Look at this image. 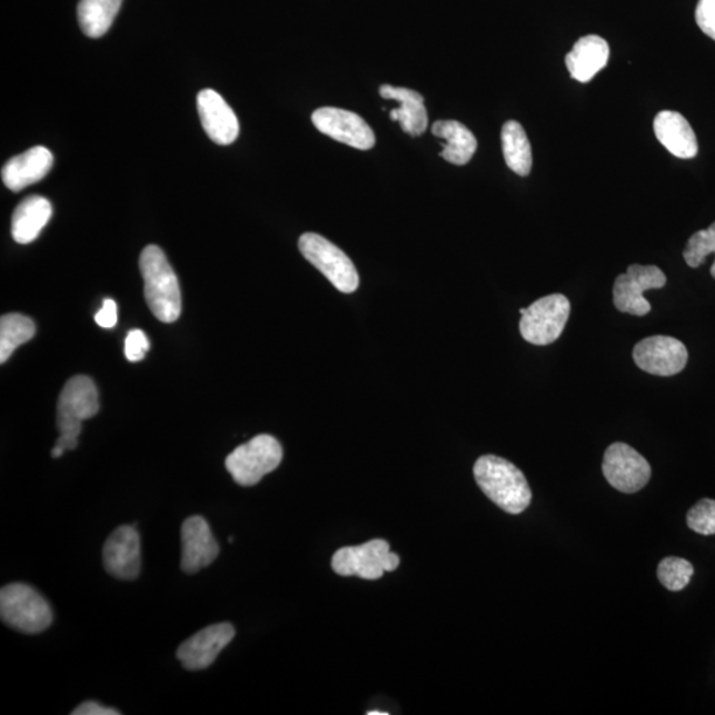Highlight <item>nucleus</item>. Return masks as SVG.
<instances>
[{
    "label": "nucleus",
    "mask_w": 715,
    "mask_h": 715,
    "mask_svg": "<svg viewBox=\"0 0 715 715\" xmlns=\"http://www.w3.org/2000/svg\"><path fill=\"white\" fill-rule=\"evenodd\" d=\"M478 487L490 502L509 515H520L529 508L532 490L523 470L505 458L487 455L475 464Z\"/></svg>",
    "instance_id": "obj_1"
},
{
    "label": "nucleus",
    "mask_w": 715,
    "mask_h": 715,
    "mask_svg": "<svg viewBox=\"0 0 715 715\" xmlns=\"http://www.w3.org/2000/svg\"><path fill=\"white\" fill-rule=\"evenodd\" d=\"M145 298L151 314L165 324L176 322L182 311V296L176 272L161 248L148 246L140 258Z\"/></svg>",
    "instance_id": "obj_2"
},
{
    "label": "nucleus",
    "mask_w": 715,
    "mask_h": 715,
    "mask_svg": "<svg viewBox=\"0 0 715 715\" xmlns=\"http://www.w3.org/2000/svg\"><path fill=\"white\" fill-rule=\"evenodd\" d=\"M99 409V391L95 381L85 375L69 379L58 403L60 437L57 446L64 450L78 447L82 421L93 418Z\"/></svg>",
    "instance_id": "obj_3"
},
{
    "label": "nucleus",
    "mask_w": 715,
    "mask_h": 715,
    "mask_svg": "<svg viewBox=\"0 0 715 715\" xmlns=\"http://www.w3.org/2000/svg\"><path fill=\"white\" fill-rule=\"evenodd\" d=\"M0 617L7 626L29 635L40 634L53 620L50 603L24 583H11L2 588Z\"/></svg>",
    "instance_id": "obj_4"
},
{
    "label": "nucleus",
    "mask_w": 715,
    "mask_h": 715,
    "mask_svg": "<svg viewBox=\"0 0 715 715\" xmlns=\"http://www.w3.org/2000/svg\"><path fill=\"white\" fill-rule=\"evenodd\" d=\"M282 461V447L276 437L259 435L236 448L226 458V468L236 484L254 487Z\"/></svg>",
    "instance_id": "obj_5"
},
{
    "label": "nucleus",
    "mask_w": 715,
    "mask_h": 715,
    "mask_svg": "<svg viewBox=\"0 0 715 715\" xmlns=\"http://www.w3.org/2000/svg\"><path fill=\"white\" fill-rule=\"evenodd\" d=\"M298 248L304 258L342 294L350 295L359 288V275L349 256L324 236L304 234L298 240Z\"/></svg>",
    "instance_id": "obj_6"
},
{
    "label": "nucleus",
    "mask_w": 715,
    "mask_h": 715,
    "mask_svg": "<svg viewBox=\"0 0 715 715\" xmlns=\"http://www.w3.org/2000/svg\"><path fill=\"white\" fill-rule=\"evenodd\" d=\"M400 559L391 553L385 539H373L360 546L339 548L331 560L332 570L342 576H359L367 580H377L385 573L397 570Z\"/></svg>",
    "instance_id": "obj_7"
},
{
    "label": "nucleus",
    "mask_w": 715,
    "mask_h": 715,
    "mask_svg": "<svg viewBox=\"0 0 715 715\" xmlns=\"http://www.w3.org/2000/svg\"><path fill=\"white\" fill-rule=\"evenodd\" d=\"M572 305L564 295H550L526 308L519 322V331L525 341L550 345L562 336L570 317Z\"/></svg>",
    "instance_id": "obj_8"
},
{
    "label": "nucleus",
    "mask_w": 715,
    "mask_h": 715,
    "mask_svg": "<svg viewBox=\"0 0 715 715\" xmlns=\"http://www.w3.org/2000/svg\"><path fill=\"white\" fill-rule=\"evenodd\" d=\"M666 286V276L655 266L628 267L627 274L617 276L614 284V305L622 314L643 317L651 311V304L645 300V290L659 289Z\"/></svg>",
    "instance_id": "obj_9"
},
{
    "label": "nucleus",
    "mask_w": 715,
    "mask_h": 715,
    "mask_svg": "<svg viewBox=\"0 0 715 715\" xmlns=\"http://www.w3.org/2000/svg\"><path fill=\"white\" fill-rule=\"evenodd\" d=\"M602 468L610 487L628 495L642 490L652 475L649 463L626 443H614L607 448Z\"/></svg>",
    "instance_id": "obj_10"
},
{
    "label": "nucleus",
    "mask_w": 715,
    "mask_h": 715,
    "mask_svg": "<svg viewBox=\"0 0 715 715\" xmlns=\"http://www.w3.org/2000/svg\"><path fill=\"white\" fill-rule=\"evenodd\" d=\"M687 358L689 354L685 345L668 336L645 338L634 349V360L638 369L658 377H673L682 373Z\"/></svg>",
    "instance_id": "obj_11"
},
{
    "label": "nucleus",
    "mask_w": 715,
    "mask_h": 715,
    "mask_svg": "<svg viewBox=\"0 0 715 715\" xmlns=\"http://www.w3.org/2000/svg\"><path fill=\"white\" fill-rule=\"evenodd\" d=\"M311 121L322 135L359 150L374 148L375 135L370 125L357 113L338 108H319L311 115Z\"/></svg>",
    "instance_id": "obj_12"
},
{
    "label": "nucleus",
    "mask_w": 715,
    "mask_h": 715,
    "mask_svg": "<svg viewBox=\"0 0 715 715\" xmlns=\"http://www.w3.org/2000/svg\"><path fill=\"white\" fill-rule=\"evenodd\" d=\"M103 566L117 579L133 580L141 573V538L135 525L118 527L107 539Z\"/></svg>",
    "instance_id": "obj_13"
},
{
    "label": "nucleus",
    "mask_w": 715,
    "mask_h": 715,
    "mask_svg": "<svg viewBox=\"0 0 715 715\" xmlns=\"http://www.w3.org/2000/svg\"><path fill=\"white\" fill-rule=\"evenodd\" d=\"M235 637V628L229 623L213 624L186 640L177 651L183 668L201 671L211 666Z\"/></svg>",
    "instance_id": "obj_14"
},
{
    "label": "nucleus",
    "mask_w": 715,
    "mask_h": 715,
    "mask_svg": "<svg viewBox=\"0 0 715 715\" xmlns=\"http://www.w3.org/2000/svg\"><path fill=\"white\" fill-rule=\"evenodd\" d=\"M201 127L215 143L227 146L239 137L240 125L231 107L217 90L203 89L198 95Z\"/></svg>",
    "instance_id": "obj_15"
},
{
    "label": "nucleus",
    "mask_w": 715,
    "mask_h": 715,
    "mask_svg": "<svg viewBox=\"0 0 715 715\" xmlns=\"http://www.w3.org/2000/svg\"><path fill=\"white\" fill-rule=\"evenodd\" d=\"M219 555V545L203 517L187 518L182 525V570L197 574L212 564Z\"/></svg>",
    "instance_id": "obj_16"
},
{
    "label": "nucleus",
    "mask_w": 715,
    "mask_h": 715,
    "mask_svg": "<svg viewBox=\"0 0 715 715\" xmlns=\"http://www.w3.org/2000/svg\"><path fill=\"white\" fill-rule=\"evenodd\" d=\"M53 166V156L44 146H34L23 155L13 157L2 169L7 189L19 192L43 179Z\"/></svg>",
    "instance_id": "obj_17"
},
{
    "label": "nucleus",
    "mask_w": 715,
    "mask_h": 715,
    "mask_svg": "<svg viewBox=\"0 0 715 715\" xmlns=\"http://www.w3.org/2000/svg\"><path fill=\"white\" fill-rule=\"evenodd\" d=\"M654 128L657 140L671 155L682 159L697 156L696 133L683 115L672 112V110H663L656 116Z\"/></svg>",
    "instance_id": "obj_18"
},
{
    "label": "nucleus",
    "mask_w": 715,
    "mask_h": 715,
    "mask_svg": "<svg viewBox=\"0 0 715 715\" xmlns=\"http://www.w3.org/2000/svg\"><path fill=\"white\" fill-rule=\"evenodd\" d=\"M379 93L386 100L400 102L398 109H393L390 117L393 121H398L405 133L419 137L426 133L428 128V113L425 106V99L413 89L398 88L393 86H381Z\"/></svg>",
    "instance_id": "obj_19"
},
{
    "label": "nucleus",
    "mask_w": 715,
    "mask_h": 715,
    "mask_svg": "<svg viewBox=\"0 0 715 715\" xmlns=\"http://www.w3.org/2000/svg\"><path fill=\"white\" fill-rule=\"evenodd\" d=\"M609 47L598 34H588L576 41L572 52L567 53L566 66L576 81L588 82L607 66Z\"/></svg>",
    "instance_id": "obj_20"
},
{
    "label": "nucleus",
    "mask_w": 715,
    "mask_h": 715,
    "mask_svg": "<svg viewBox=\"0 0 715 715\" xmlns=\"http://www.w3.org/2000/svg\"><path fill=\"white\" fill-rule=\"evenodd\" d=\"M52 217L51 201L32 196L20 201L12 215L11 234L19 245H30L39 238Z\"/></svg>",
    "instance_id": "obj_21"
},
{
    "label": "nucleus",
    "mask_w": 715,
    "mask_h": 715,
    "mask_svg": "<svg viewBox=\"0 0 715 715\" xmlns=\"http://www.w3.org/2000/svg\"><path fill=\"white\" fill-rule=\"evenodd\" d=\"M433 133L447 141L440 155L447 162L464 166L474 158L477 150L476 137L461 122L436 121Z\"/></svg>",
    "instance_id": "obj_22"
},
{
    "label": "nucleus",
    "mask_w": 715,
    "mask_h": 715,
    "mask_svg": "<svg viewBox=\"0 0 715 715\" xmlns=\"http://www.w3.org/2000/svg\"><path fill=\"white\" fill-rule=\"evenodd\" d=\"M506 165L520 177L529 176L533 165L532 146L526 131L517 121H508L502 131Z\"/></svg>",
    "instance_id": "obj_23"
},
{
    "label": "nucleus",
    "mask_w": 715,
    "mask_h": 715,
    "mask_svg": "<svg viewBox=\"0 0 715 715\" xmlns=\"http://www.w3.org/2000/svg\"><path fill=\"white\" fill-rule=\"evenodd\" d=\"M122 0H80L78 19L89 38H101L112 27Z\"/></svg>",
    "instance_id": "obj_24"
},
{
    "label": "nucleus",
    "mask_w": 715,
    "mask_h": 715,
    "mask_svg": "<svg viewBox=\"0 0 715 715\" xmlns=\"http://www.w3.org/2000/svg\"><path fill=\"white\" fill-rule=\"evenodd\" d=\"M37 326L30 317L11 314L0 318V363L4 364L20 345L31 341Z\"/></svg>",
    "instance_id": "obj_25"
},
{
    "label": "nucleus",
    "mask_w": 715,
    "mask_h": 715,
    "mask_svg": "<svg viewBox=\"0 0 715 715\" xmlns=\"http://www.w3.org/2000/svg\"><path fill=\"white\" fill-rule=\"evenodd\" d=\"M693 574L691 562L677 557L663 559L657 568L658 580L669 592H682L689 585Z\"/></svg>",
    "instance_id": "obj_26"
},
{
    "label": "nucleus",
    "mask_w": 715,
    "mask_h": 715,
    "mask_svg": "<svg viewBox=\"0 0 715 715\" xmlns=\"http://www.w3.org/2000/svg\"><path fill=\"white\" fill-rule=\"evenodd\" d=\"M715 255V221L714 224L703 231H698L687 240L684 249V259L691 268H698L703 266L707 256ZM711 275L715 280V261L711 269Z\"/></svg>",
    "instance_id": "obj_27"
},
{
    "label": "nucleus",
    "mask_w": 715,
    "mask_h": 715,
    "mask_svg": "<svg viewBox=\"0 0 715 715\" xmlns=\"http://www.w3.org/2000/svg\"><path fill=\"white\" fill-rule=\"evenodd\" d=\"M686 524L689 529L703 536H714L715 534V502L711 498L701 499L687 513Z\"/></svg>",
    "instance_id": "obj_28"
},
{
    "label": "nucleus",
    "mask_w": 715,
    "mask_h": 715,
    "mask_svg": "<svg viewBox=\"0 0 715 715\" xmlns=\"http://www.w3.org/2000/svg\"><path fill=\"white\" fill-rule=\"evenodd\" d=\"M150 349L148 337L142 330L130 331L125 341V356L130 363H140Z\"/></svg>",
    "instance_id": "obj_29"
},
{
    "label": "nucleus",
    "mask_w": 715,
    "mask_h": 715,
    "mask_svg": "<svg viewBox=\"0 0 715 715\" xmlns=\"http://www.w3.org/2000/svg\"><path fill=\"white\" fill-rule=\"evenodd\" d=\"M696 22L707 37L715 40V0H699Z\"/></svg>",
    "instance_id": "obj_30"
},
{
    "label": "nucleus",
    "mask_w": 715,
    "mask_h": 715,
    "mask_svg": "<svg viewBox=\"0 0 715 715\" xmlns=\"http://www.w3.org/2000/svg\"><path fill=\"white\" fill-rule=\"evenodd\" d=\"M97 325L101 328L112 329L117 324V305L113 300H106L102 308L95 317Z\"/></svg>",
    "instance_id": "obj_31"
},
{
    "label": "nucleus",
    "mask_w": 715,
    "mask_h": 715,
    "mask_svg": "<svg viewBox=\"0 0 715 715\" xmlns=\"http://www.w3.org/2000/svg\"><path fill=\"white\" fill-rule=\"evenodd\" d=\"M120 712L112 709V707H106L95 701H87V703L81 704L76 707L72 712V715H118Z\"/></svg>",
    "instance_id": "obj_32"
},
{
    "label": "nucleus",
    "mask_w": 715,
    "mask_h": 715,
    "mask_svg": "<svg viewBox=\"0 0 715 715\" xmlns=\"http://www.w3.org/2000/svg\"><path fill=\"white\" fill-rule=\"evenodd\" d=\"M64 453H66V450H64V449L60 448L59 446H54V447H53V449H52L51 455H52V457H53V458H59V457H61V456H62V454H64Z\"/></svg>",
    "instance_id": "obj_33"
},
{
    "label": "nucleus",
    "mask_w": 715,
    "mask_h": 715,
    "mask_svg": "<svg viewBox=\"0 0 715 715\" xmlns=\"http://www.w3.org/2000/svg\"><path fill=\"white\" fill-rule=\"evenodd\" d=\"M369 715H388L387 712H369Z\"/></svg>",
    "instance_id": "obj_34"
}]
</instances>
